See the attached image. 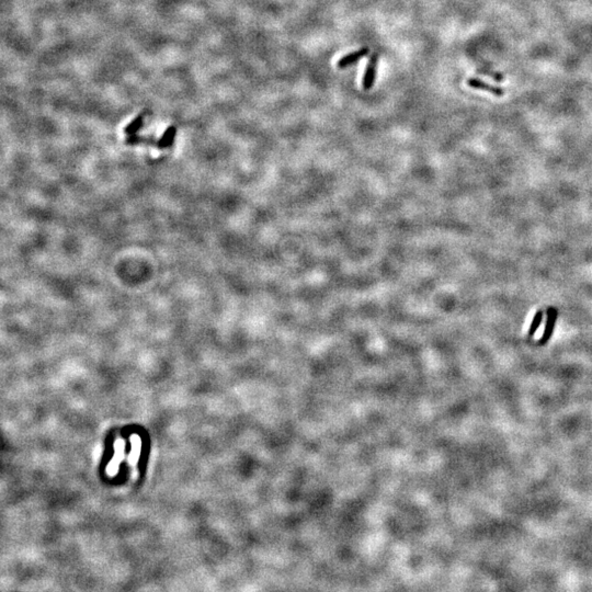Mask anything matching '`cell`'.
<instances>
[{
	"mask_svg": "<svg viewBox=\"0 0 592 592\" xmlns=\"http://www.w3.org/2000/svg\"><path fill=\"white\" fill-rule=\"evenodd\" d=\"M377 64H378V56H377V54H373L366 65L364 76H363V79H362V86L365 90H370L373 87L374 82H375Z\"/></svg>",
	"mask_w": 592,
	"mask_h": 592,
	"instance_id": "6da1fadb",
	"label": "cell"
},
{
	"mask_svg": "<svg viewBox=\"0 0 592 592\" xmlns=\"http://www.w3.org/2000/svg\"><path fill=\"white\" fill-rule=\"evenodd\" d=\"M557 316H558L557 309L552 308V307L547 309L546 325H545V329H544V332L542 335V338L539 339V345H546L548 340L550 339V337L553 336L555 325H556Z\"/></svg>",
	"mask_w": 592,
	"mask_h": 592,
	"instance_id": "7a4b0ae2",
	"label": "cell"
},
{
	"mask_svg": "<svg viewBox=\"0 0 592 592\" xmlns=\"http://www.w3.org/2000/svg\"><path fill=\"white\" fill-rule=\"evenodd\" d=\"M368 52H370L368 48H361L359 50L352 52V53H349V54L345 55L344 57H341L338 61V64H337V66H338V68H340V69L347 68V67H349L352 64L356 63L357 60L362 59L363 57H365L368 54Z\"/></svg>",
	"mask_w": 592,
	"mask_h": 592,
	"instance_id": "3957f363",
	"label": "cell"
},
{
	"mask_svg": "<svg viewBox=\"0 0 592 592\" xmlns=\"http://www.w3.org/2000/svg\"><path fill=\"white\" fill-rule=\"evenodd\" d=\"M124 450H125V445H124V442L121 440L117 441L116 443V452H114V456L112 458L110 464L108 465V474L109 475H116L118 473V465H120L121 461L124 458Z\"/></svg>",
	"mask_w": 592,
	"mask_h": 592,
	"instance_id": "277c9868",
	"label": "cell"
},
{
	"mask_svg": "<svg viewBox=\"0 0 592 592\" xmlns=\"http://www.w3.org/2000/svg\"><path fill=\"white\" fill-rule=\"evenodd\" d=\"M467 85L472 88H474V89H479V90L490 92L491 95L496 96V97H501L505 95V90H503L502 88L489 85L480 79H476V78H471V79L467 80Z\"/></svg>",
	"mask_w": 592,
	"mask_h": 592,
	"instance_id": "5b68a950",
	"label": "cell"
},
{
	"mask_svg": "<svg viewBox=\"0 0 592 592\" xmlns=\"http://www.w3.org/2000/svg\"><path fill=\"white\" fill-rule=\"evenodd\" d=\"M131 442H132V449H131V453H129V456H128V461H129V463L135 465L138 460L139 453H141L142 442H141V439H139L137 435H133V437L131 438Z\"/></svg>",
	"mask_w": 592,
	"mask_h": 592,
	"instance_id": "8992f818",
	"label": "cell"
},
{
	"mask_svg": "<svg viewBox=\"0 0 592 592\" xmlns=\"http://www.w3.org/2000/svg\"><path fill=\"white\" fill-rule=\"evenodd\" d=\"M543 318H544V311L542 309L537 310L536 314L534 315L533 320H532V323H531V326H530V329H529V332H528V336L529 337H533L534 335H535V332L538 329V327L541 326V324H542Z\"/></svg>",
	"mask_w": 592,
	"mask_h": 592,
	"instance_id": "52a82bcc",
	"label": "cell"
}]
</instances>
